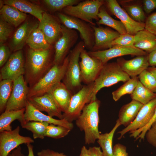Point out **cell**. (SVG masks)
I'll return each mask as SVG.
<instances>
[{"mask_svg":"<svg viewBox=\"0 0 156 156\" xmlns=\"http://www.w3.org/2000/svg\"><path fill=\"white\" fill-rule=\"evenodd\" d=\"M51 48L43 50L29 49L25 64V81L32 86L49 70L54 64L51 62Z\"/></svg>","mask_w":156,"mask_h":156,"instance_id":"6da1fadb","label":"cell"},{"mask_svg":"<svg viewBox=\"0 0 156 156\" xmlns=\"http://www.w3.org/2000/svg\"><path fill=\"white\" fill-rule=\"evenodd\" d=\"M100 103V101L97 99L86 104L75 120L77 127L84 132L86 144H94L100 136L98 126Z\"/></svg>","mask_w":156,"mask_h":156,"instance_id":"7a4b0ae2","label":"cell"},{"mask_svg":"<svg viewBox=\"0 0 156 156\" xmlns=\"http://www.w3.org/2000/svg\"><path fill=\"white\" fill-rule=\"evenodd\" d=\"M85 48L82 41L78 42L71 50L68 55V61L62 82L73 95L81 89L83 86L79 59L81 51Z\"/></svg>","mask_w":156,"mask_h":156,"instance_id":"3957f363","label":"cell"},{"mask_svg":"<svg viewBox=\"0 0 156 156\" xmlns=\"http://www.w3.org/2000/svg\"><path fill=\"white\" fill-rule=\"evenodd\" d=\"M68 61V55L63 63L54 64L47 73L36 83L29 89L28 98L39 96L49 92L55 84L61 82L65 75Z\"/></svg>","mask_w":156,"mask_h":156,"instance_id":"277c9868","label":"cell"},{"mask_svg":"<svg viewBox=\"0 0 156 156\" xmlns=\"http://www.w3.org/2000/svg\"><path fill=\"white\" fill-rule=\"evenodd\" d=\"M130 78L116 62L105 64L94 82L92 101L97 99V93L102 88L111 86L120 81L125 83Z\"/></svg>","mask_w":156,"mask_h":156,"instance_id":"5b68a950","label":"cell"},{"mask_svg":"<svg viewBox=\"0 0 156 156\" xmlns=\"http://www.w3.org/2000/svg\"><path fill=\"white\" fill-rule=\"evenodd\" d=\"M103 0H87L77 4L67 6L63 9L64 13L80 19L91 25H96L93 20L98 21V15L100 8L104 5Z\"/></svg>","mask_w":156,"mask_h":156,"instance_id":"8992f818","label":"cell"},{"mask_svg":"<svg viewBox=\"0 0 156 156\" xmlns=\"http://www.w3.org/2000/svg\"><path fill=\"white\" fill-rule=\"evenodd\" d=\"M94 86V82L83 86L73 95L67 110L63 114V118L70 122L77 119L85 106L92 101Z\"/></svg>","mask_w":156,"mask_h":156,"instance_id":"52a82bcc","label":"cell"},{"mask_svg":"<svg viewBox=\"0 0 156 156\" xmlns=\"http://www.w3.org/2000/svg\"><path fill=\"white\" fill-rule=\"evenodd\" d=\"M57 16L63 25L79 33L85 48L91 51L94 44V30L90 24L77 18L58 12Z\"/></svg>","mask_w":156,"mask_h":156,"instance_id":"ba28073f","label":"cell"},{"mask_svg":"<svg viewBox=\"0 0 156 156\" xmlns=\"http://www.w3.org/2000/svg\"><path fill=\"white\" fill-rule=\"evenodd\" d=\"M62 35L55 43L54 64H62L78 38L76 30L62 25Z\"/></svg>","mask_w":156,"mask_h":156,"instance_id":"9c48e42d","label":"cell"},{"mask_svg":"<svg viewBox=\"0 0 156 156\" xmlns=\"http://www.w3.org/2000/svg\"><path fill=\"white\" fill-rule=\"evenodd\" d=\"M80 58L82 82L86 85L94 82L104 64L99 59L90 56L85 48L81 51Z\"/></svg>","mask_w":156,"mask_h":156,"instance_id":"30bf717a","label":"cell"},{"mask_svg":"<svg viewBox=\"0 0 156 156\" xmlns=\"http://www.w3.org/2000/svg\"><path fill=\"white\" fill-rule=\"evenodd\" d=\"M20 131L18 126L13 130L0 132V156H7L21 144L34 142L31 137L20 135Z\"/></svg>","mask_w":156,"mask_h":156,"instance_id":"8fae6325","label":"cell"},{"mask_svg":"<svg viewBox=\"0 0 156 156\" xmlns=\"http://www.w3.org/2000/svg\"><path fill=\"white\" fill-rule=\"evenodd\" d=\"M29 90L23 75L13 81L12 92L5 110H18L25 108Z\"/></svg>","mask_w":156,"mask_h":156,"instance_id":"7c38bea8","label":"cell"},{"mask_svg":"<svg viewBox=\"0 0 156 156\" xmlns=\"http://www.w3.org/2000/svg\"><path fill=\"white\" fill-rule=\"evenodd\" d=\"M25 73V64L22 50L11 54L1 70V80L8 79L14 81Z\"/></svg>","mask_w":156,"mask_h":156,"instance_id":"4fadbf2b","label":"cell"},{"mask_svg":"<svg viewBox=\"0 0 156 156\" xmlns=\"http://www.w3.org/2000/svg\"><path fill=\"white\" fill-rule=\"evenodd\" d=\"M105 4L110 12L120 20L127 33L134 36L139 31L144 29L145 23L137 22L132 19L116 0H105Z\"/></svg>","mask_w":156,"mask_h":156,"instance_id":"5bb4252c","label":"cell"},{"mask_svg":"<svg viewBox=\"0 0 156 156\" xmlns=\"http://www.w3.org/2000/svg\"><path fill=\"white\" fill-rule=\"evenodd\" d=\"M91 56L100 60L104 64L114 58L131 55L138 56L148 54L135 46L121 47L114 46L107 49L88 52Z\"/></svg>","mask_w":156,"mask_h":156,"instance_id":"9a60e30c","label":"cell"},{"mask_svg":"<svg viewBox=\"0 0 156 156\" xmlns=\"http://www.w3.org/2000/svg\"><path fill=\"white\" fill-rule=\"evenodd\" d=\"M156 108V98L148 103L144 105L138 112L134 120L129 125L118 132L120 139L129 131H136L142 128L149 122L153 117Z\"/></svg>","mask_w":156,"mask_h":156,"instance_id":"2e32d148","label":"cell"},{"mask_svg":"<svg viewBox=\"0 0 156 156\" xmlns=\"http://www.w3.org/2000/svg\"><path fill=\"white\" fill-rule=\"evenodd\" d=\"M38 24V28L42 32L51 45L55 43L61 36L62 25L51 15L44 12L41 20L39 21Z\"/></svg>","mask_w":156,"mask_h":156,"instance_id":"e0dca14e","label":"cell"},{"mask_svg":"<svg viewBox=\"0 0 156 156\" xmlns=\"http://www.w3.org/2000/svg\"><path fill=\"white\" fill-rule=\"evenodd\" d=\"M27 100L40 111L46 112L51 117L55 116L60 119L63 118L61 109L49 93L40 96L31 97Z\"/></svg>","mask_w":156,"mask_h":156,"instance_id":"ac0fdd59","label":"cell"},{"mask_svg":"<svg viewBox=\"0 0 156 156\" xmlns=\"http://www.w3.org/2000/svg\"><path fill=\"white\" fill-rule=\"evenodd\" d=\"M148 54L136 56L129 60L120 57L116 62L122 70L132 78L139 75L148 68L149 66Z\"/></svg>","mask_w":156,"mask_h":156,"instance_id":"d6986e66","label":"cell"},{"mask_svg":"<svg viewBox=\"0 0 156 156\" xmlns=\"http://www.w3.org/2000/svg\"><path fill=\"white\" fill-rule=\"evenodd\" d=\"M24 118L26 122L30 121L46 122L50 124L64 126L71 130L74 127L73 123L65 118L57 119L44 114L35 107L28 100L25 107Z\"/></svg>","mask_w":156,"mask_h":156,"instance_id":"ffe728a7","label":"cell"},{"mask_svg":"<svg viewBox=\"0 0 156 156\" xmlns=\"http://www.w3.org/2000/svg\"><path fill=\"white\" fill-rule=\"evenodd\" d=\"M91 25L94 30V44L91 51L109 49L110 44L120 35L109 27Z\"/></svg>","mask_w":156,"mask_h":156,"instance_id":"44dd1931","label":"cell"},{"mask_svg":"<svg viewBox=\"0 0 156 156\" xmlns=\"http://www.w3.org/2000/svg\"><path fill=\"white\" fill-rule=\"evenodd\" d=\"M38 23L26 21L16 29L10 43V50H21L32 31L38 27Z\"/></svg>","mask_w":156,"mask_h":156,"instance_id":"7402d4cb","label":"cell"},{"mask_svg":"<svg viewBox=\"0 0 156 156\" xmlns=\"http://www.w3.org/2000/svg\"><path fill=\"white\" fill-rule=\"evenodd\" d=\"M58 105L62 112H65L69 106L73 95L62 82L55 85L49 92Z\"/></svg>","mask_w":156,"mask_h":156,"instance_id":"603a6c76","label":"cell"},{"mask_svg":"<svg viewBox=\"0 0 156 156\" xmlns=\"http://www.w3.org/2000/svg\"><path fill=\"white\" fill-rule=\"evenodd\" d=\"M143 105L138 101L132 100L122 106L119 111L118 119L121 125L125 127L130 125L135 119Z\"/></svg>","mask_w":156,"mask_h":156,"instance_id":"cb8c5ba5","label":"cell"},{"mask_svg":"<svg viewBox=\"0 0 156 156\" xmlns=\"http://www.w3.org/2000/svg\"><path fill=\"white\" fill-rule=\"evenodd\" d=\"M134 46L149 53L156 49V35L145 29L134 35Z\"/></svg>","mask_w":156,"mask_h":156,"instance_id":"d4e9b609","label":"cell"},{"mask_svg":"<svg viewBox=\"0 0 156 156\" xmlns=\"http://www.w3.org/2000/svg\"><path fill=\"white\" fill-rule=\"evenodd\" d=\"M25 108L18 110H5L0 116V132L12 129L11 123L18 120L21 127L26 122L24 118Z\"/></svg>","mask_w":156,"mask_h":156,"instance_id":"484cf974","label":"cell"},{"mask_svg":"<svg viewBox=\"0 0 156 156\" xmlns=\"http://www.w3.org/2000/svg\"><path fill=\"white\" fill-rule=\"evenodd\" d=\"M0 17L12 27L18 26L26 19V14L15 7L4 5L0 10Z\"/></svg>","mask_w":156,"mask_h":156,"instance_id":"4316f807","label":"cell"},{"mask_svg":"<svg viewBox=\"0 0 156 156\" xmlns=\"http://www.w3.org/2000/svg\"><path fill=\"white\" fill-rule=\"evenodd\" d=\"M5 5L13 6L20 11L28 13L37 18L40 21L44 12L42 9L38 5L25 0H5L3 1Z\"/></svg>","mask_w":156,"mask_h":156,"instance_id":"83f0119b","label":"cell"},{"mask_svg":"<svg viewBox=\"0 0 156 156\" xmlns=\"http://www.w3.org/2000/svg\"><path fill=\"white\" fill-rule=\"evenodd\" d=\"M98 16L99 19L96 23L98 25H103L107 26L114 29L120 34L127 33L123 23L120 21L113 18L107 12L104 5L100 8Z\"/></svg>","mask_w":156,"mask_h":156,"instance_id":"f1b7e54d","label":"cell"},{"mask_svg":"<svg viewBox=\"0 0 156 156\" xmlns=\"http://www.w3.org/2000/svg\"><path fill=\"white\" fill-rule=\"evenodd\" d=\"M26 44L30 49L34 50H45L51 47V45L48 42L42 32L38 27L32 31Z\"/></svg>","mask_w":156,"mask_h":156,"instance_id":"f546056e","label":"cell"},{"mask_svg":"<svg viewBox=\"0 0 156 156\" xmlns=\"http://www.w3.org/2000/svg\"><path fill=\"white\" fill-rule=\"evenodd\" d=\"M120 125L118 119L115 126L109 133L100 134L97 142L102 149L103 156H113V138L115 131Z\"/></svg>","mask_w":156,"mask_h":156,"instance_id":"4dcf8cb0","label":"cell"},{"mask_svg":"<svg viewBox=\"0 0 156 156\" xmlns=\"http://www.w3.org/2000/svg\"><path fill=\"white\" fill-rule=\"evenodd\" d=\"M132 100L145 105L156 98V93L151 91L139 81L133 92L130 94Z\"/></svg>","mask_w":156,"mask_h":156,"instance_id":"1f68e13d","label":"cell"},{"mask_svg":"<svg viewBox=\"0 0 156 156\" xmlns=\"http://www.w3.org/2000/svg\"><path fill=\"white\" fill-rule=\"evenodd\" d=\"M13 81L10 79L1 80L0 82V112L2 113L5 110L8 101L11 94Z\"/></svg>","mask_w":156,"mask_h":156,"instance_id":"d6a6232c","label":"cell"},{"mask_svg":"<svg viewBox=\"0 0 156 156\" xmlns=\"http://www.w3.org/2000/svg\"><path fill=\"white\" fill-rule=\"evenodd\" d=\"M139 81L138 76L131 78L112 92V98L115 101L118 100L123 95L131 94L133 92Z\"/></svg>","mask_w":156,"mask_h":156,"instance_id":"836d02e7","label":"cell"},{"mask_svg":"<svg viewBox=\"0 0 156 156\" xmlns=\"http://www.w3.org/2000/svg\"><path fill=\"white\" fill-rule=\"evenodd\" d=\"M49 125L46 122L30 121L26 122L22 127L31 132L34 139H43L45 137L47 129Z\"/></svg>","mask_w":156,"mask_h":156,"instance_id":"e575fe53","label":"cell"},{"mask_svg":"<svg viewBox=\"0 0 156 156\" xmlns=\"http://www.w3.org/2000/svg\"><path fill=\"white\" fill-rule=\"evenodd\" d=\"M80 0H44L43 2L52 11H57L68 6L75 5L81 2Z\"/></svg>","mask_w":156,"mask_h":156,"instance_id":"d590c367","label":"cell"},{"mask_svg":"<svg viewBox=\"0 0 156 156\" xmlns=\"http://www.w3.org/2000/svg\"><path fill=\"white\" fill-rule=\"evenodd\" d=\"M124 10L131 18L134 21L144 23L146 17L142 8L137 5H124Z\"/></svg>","mask_w":156,"mask_h":156,"instance_id":"8d00e7d4","label":"cell"},{"mask_svg":"<svg viewBox=\"0 0 156 156\" xmlns=\"http://www.w3.org/2000/svg\"><path fill=\"white\" fill-rule=\"evenodd\" d=\"M71 130L64 126L50 124L47 127L45 137L57 139L67 135Z\"/></svg>","mask_w":156,"mask_h":156,"instance_id":"74e56055","label":"cell"},{"mask_svg":"<svg viewBox=\"0 0 156 156\" xmlns=\"http://www.w3.org/2000/svg\"><path fill=\"white\" fill-rule=\"evenodd\" d=\"M139 81L146 88L154 93L156 92V79L153 74L147 69L138 76Z\"/></svg>","mask_w":156,"mask_h":156,"instance_id":"f35d334b","label":"cell"},{"mask_svg":"<svg viewBox=\"0 0 156 156\" xmlns=\"http://www.w3.org/2000/svg\"><path fill=\"white\" fill-rule=\"evenodd\" d=\"M134 36L127 33L120 36L110 44L109 48L114 46L130 47L134 46Z\"/></svg>","mask_w":156,"mask_h":156,"instance_id":"ab89813d","label":"cell"},{"mask_svg":"<svg viewBox=\"0 0 156 156\" xmlns=\"http://www.w3.org/2000/svg\"><path fill=\"white\" fill-rule=\"evenodd\" d=\"M13 27L0 18V44L3 43L8 39L13 31Z\"/></svg>","mask_w":156,"mask_h":156,"instance_id":"60d3db41","label":"cell"},{"mask_svg":"<svg viewBox=\"0 0 156 156\" xmlns=\"http://www.w3.org/2000/svg\"><path fill=\"white\" fill-rule=\"evenodd\" d=\"M156 120V108L153 117L148 124L141 129L130 132V136L137 139L139 138L140 139H144L147 131Z\"/></svg>","mask_w":156,"mask_h":156,"instance_id":"b9f144b4","label":"cell"},{"mask_svg":"<svg viewBox=\"0 0 156 156\" xmlns=\"http://www.w3.org/2000/svg\"><path fill=\"white\" fill-rule=\"evenodd\" d=\"M144 29L156 35V12L147 17Z\"/></svg>","mask_w":156,"mask_h":156,"instance_id":"7bdbcfd3","label":"cell"},{"mask_svg":"<svg viewBox=\"0 0 156 156\" xmlns=\"http://www.w3.org/2000/svg\"><path fill=\"white\" fill-rule=\"evenodd\" d=\"M145 136L147 141L156 148V120L147 131Z\"/></svg>","mask_w":156,"mask_h":156,"instance_id":"ee69618b","label":"cell"},{"mask_svg":"<svg viewBox=\"0 0 156 156\" xmlns=\"http://www.w3.org/2000/svg\"><path fill=\"white\" fill-rule=\"evenodd\" d=\"M9 48L3 44L0 46V67H2L6 62L10 55Z\"/></svg>","mask_w":156,"mask_h":156,"instance_id":"f6af8a7d","label":"cell"},{"mask_svg":"<svg viewBox=\"0 0 156 156\" xmlns=\"http://www.w3.org/2000/svg\"><path fill=\"white\" fill-rule=\"evenodd\" d=\"M113 156H128L126 147L120 143L116 144L113 148Z\"/></svg>","mask_w":156,"mask_h":156,"instance_id":"bcb514c9","label":"cell"},{"mask_svg":"<svg viewBox=\"0 0 156 156\" xmlns=\"http://www.w3.org/2000/svg\"><path fill=\"white\" fill-rule=\"evenodd\" d=\"M143 3L144 10L147 14L156 9V0H144Z\"/></svg>","mask_w":156,"mask_h":156,"instance_id":"7dc6e473","label":"cell"},{"mask_svg":"<svg viewBox=\"0 0 156 156\" xmlns=\"http://www.w3.org/2000/svg\"><path fill=\"white\" fill-rule=\"evenodd\" d=\"M37 156H68L64 153H59L49 149H44L37 153Z\"/></svg>","mask_w":156,"mask_h":156,"instance_id":"c3c4849f","label":"cell"},{"mask_svg":"<svg viewBox=\"0 0 156 156\" xmlns=\"http://www.w3.org/2000/svg\"><path fill=\"white\" fill-rule=\"evenodd\" d=\"M148 61L149 66L156 67V49L148 53Z\"/></svg>","mask_w":156,"mask_h":156,"instance_id":"681fc988","label":"cell"},{"mask_svg":"<svg viewBox=\"0 0 156 156\" xmlns=\"http://www.w3.org/2000/svg\"><path fill=\"white\" fill-rule=\"evenodd\" d=\"M88 149L90 151V156H103L100 147L94 146L90 147Z\"/></svg>","mask_w":156,"mask_h":156,"instance_id":"f907efd6","label":"cell"},{"mask_svg":"<svg viewBox=\"0 0 156 156\" xmlns=\"http://www.w3.org/2000/svg\"><path fill=\"white\" fill-rule=\"evenodd\" d=\"M7 156H25L22 152V149L20 146L12 151Z\"/></svg>","mask_w":156,"mask_h":156,"instance_id":"816d5d0a","label":"cell"},{"mask_svg":"<svg viewBox=\"0 0 156 156\" xmlns=\"http://www.w3.org/2000/svg\"><path fill=\"white\" fill-rule=\"evenodd\" d=\"M79 156H90V152L89 149L84 146L81 148Z\"/></svg>","mask_w":156,"mask_h":156,"instance_id":"f5cc1de1","label":"cell"},{"mask_svg":"<svg viewBox=\"0 0 156 156\" xmlns=\"http://www.w3.org/2000/svg\"><path fill=\"white\" fill-rule=\"evenodd\" d=\"M28 150V154L27 156H34L33 151V146L30 143L26 144Z\"/></svg>","mask_w":156,"mask_h":156,"instance_id":"db71d44e","label":"cell"},{"mask_svg":"<svg viewBox=\"0 0 156 156\" xmlns=\"http://www.w3.org/2000/svg\"><path fill=\"white\" fill-rule=\"evenodd\" d=\"M147 70L153 74L156 79V67H149Z\"/></svg>","mask_w":156,"mask_h":156,"instance_id":"11a10c76","label":"cell"}]
</instances>
